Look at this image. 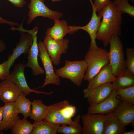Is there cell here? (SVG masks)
<instances>
[{"label": "cell", "mask_w": 134, "mask_h": 134, "mask_svg": "<svg viewBox=\"0 0 134 134\" xmlns=\"http://www.w3.org/2000/svg\"><path fill=\"white\" fill-rule=\"evenodd\" d=\"M31 134H56L60 126L50 123L43 120L34 122Z\"/></svg>", "instance_id": "cell-24"}, {"label": "cell", "mask_w": 134, "mask_h": 134, "mask_svg": "<svg viewBox=\"0 0 134 134\" xmlns=\"http://www.w3.org/2000/svg\"><path fill=\"white\" fill-rule=\"evenodd\" d=\"M51 1L53 2H55L61 1V0H51Z\"/></svg>", "instance_id": "cell-39"}, {"label": "cell", "mask_w": 134, "mask_h": 134, "mask_svg": "<svg viewBox=\"0 0 134 134\" xmlns=\"http://www.w3.org/2000/svg\"><path fill=\"white\" fill-rule=\"evenodd\" d=\"M126 58L125 60L127 68L134 74V49L128 48L126 50Z\"/></svg>", "instance_id": "cell-30"}, {"label": "cell", "mask_w": 134, "mask_h": 134, "mask_svg": "<svg viewBox=\"0 0 134 134\" xmlns=\"http://www.w3.org/2000/svg\"><path fill=\"white\" fill-rule=\"evenodd\" d=\"M105 114L87 113L81 116L82 134H103Z\"/></svg>", "instance_id": "cell-10"}, {"label": "cell", "mask_w": 134, "mask_h": 134, "mask_svg": "<svg viewBox=\"0 0 134 134\" xmlns=\"http://www.w3.org/2000/svg\"><path fill=\"white\" fill-rule=\"evenodd\" d=\"M110 1V0H94L93 4L96 12H98L102 10Z\"/></svg>", "instance_id": "cell-32"}, {"label": "cell", "mask_w": 134, "mask_h": 134, "mask_svg": "<svg viewBox=\"0 0 134 134\" xmlns=\"http://www.w3.org/2000/svg\"><path fill=\"white\" fill-rule=\"evenodd\" d=\"M113 89L111 83L93 88L87 87L83 90V97L87 99L89 105L97 104L107 98Z\"/></svg>", "instance_id": "cell-13"}, {"label": "cell", "mask_w": 134, "mask_h": 134, "mask_svg": "<svg viewBox=\"0 0 134 134\" xmlns=\"http://www.w3.org/2000/svg\"><path fill=\"white\" fill-rule=\"evenodd\" d=\"M91 5L93 12L91 19L89 22L86 25L83 26H70L72 30L75 32L79 30H82L86 32L89 35L91 39L89 48H96L98 47L96 41V36L101 24L100 15H98L93 5L92 0H89Z\"/></svg>", "instance_id": "cell-14"}, {"label": "cell", "mask_w": 134, "mask_h": 134, "mask_svg": "<svg viewBox=\"0 0 134 134\" xmlns=\"http://www.w3.org/2000/svg\"><path fill=\"white\" fill-rule=\"evenodd\" d=\"M16 109L18 114H22L24 118L29 116L31 111L32 102L22 93L14 102Z\"/></svg>", "instance_id": "cell-25"}, {"label": "cell", "mask_w": 134, "mask_h": 134, "mask_svg": "<svg viewBox=\"0 0 134 134\" xmlns=\"http://www.w3.org/2000/svg\"><path fill=\"white\" fill-rule=\"evenodd\" d=\"M21 24H21L20 25H21ZM20 25H19V26H20ZM17 28H16V30H17Z\"/></svg>", "instance_id": "cell-42"}, {"label": "cell", "mask_w": 134, "mask_h": 134, "mask_svg": "<svg viewBox=\"0 0 134 134\" xmlns=\"http://www.w3.org/2000/svg\"><path fill=\"white\" fill-rule=\"evenodd\" d=\"M23 23H21V24H23ZM16 28H15V30H16Z\"/></svg>", "instance_id": "cell-41"}, {"label": "cell", "mask_w": 134, "mask_h": 134, "mask_svg": "<svg viewBox=\"0 0 134 134\" xmlns=\"http://www.w3.org/2000/svg\"><path fill=\"white\" fill-rule=\"evenodd\" d=\"M3 110V106H0V123L2 119Z\"/></svg>", "instance_id": "cell-37"}, {"label": "cell", "mask_w": 134, "mask_h": 134, "mask_svg": "<svg viewBox=\"0 0 134 134\" xmlns=\"http://www.w3.org/2000/svg\"><path fill=\"white\" fill-rule=\"evenodd\" d=\"M69 104L68 101L65 100L49 105L48 111L43 120L51 124L60 125H74L80 121V115L77 116L73 120H70L65 118L60 112V109Z\"/></svg>", "instance_id": "cell-8"}, {"label": "cell", "mask_w": 134, "mask_h": 134, "mask_svg": "<svg viewBox=\"0 0 134 134\" xmlns=\"http://www.w3.org/2000/svg\"><path fill=\"white\" fill-rule=\"evenodd\" d=\"M38 28L34 27L32 30H27L26 32L32 34L33 36L32 44L28 53V60L27 62L24 64L25 67L31 68L33 75L34 76L43 75L45 71L39 64L38 61V56L39 51L37 43V34Z\"/></svg>", "instance_id": "cell-11"}, {"label": "cell", "mask_w": 134, "mask_h": 134, "mask_svg": "<svg viewBox=\"0 0 134 134\" xmlns=\"http://www.w3.org/2000/svg\"><path fill=\"white\" fill-rule=\"evenodd\" d=\"M119 36L116 35H113L109 42L110 45L108 52L109 64L116 77L127 68L123 45Z\"/></svg>", "instance_id": "cell-3"}, {"label": "cell", "mask_w": 134, "mask_h": 134, "mask_svg": "<svg viewBox=\"0 0 134 134\" xmlns=\"http://www.w3.org/2000/svg\"><path fill=\"white\" fill-rule=\"evenodd\" d=\"M113 112L124 126L131 124L133 128H134V104L120 101Z\"/></svg>", "instance_id": "cell-18"}, {"label": "cell", "mask_w": 134, "mask_h": 134, "mask_svg": "<svg viewBox=\"0 0 134 134\" xmlns=\"http://www.w3.org/2000/svg\"><path fill=\"white\" fill-rule=\"evenodd\" d=\"M33 124L23 118L20 119L11 130L12 134H31Z\"/></svg>", "instance_id": "cell-26"}, {"label": "cell", "mask_w": 134, "mask_h": 134, "mask_svg": "<svg viewBox=\"0 0 134 134\" xmlns=\"http://www.w3.org/2000/svg\"><path fill=\"white\" fill-rule=\"evenodd\" d=\"M113 89H118L134 86V74L126 68L116 77L111 83Z\"/></svg>", "instance_id": "cell-22"}, {"label": "cell", "mask_w": 134, "mask_h": 134, "mask_svg": "<svg viewBox=\"0 0 134 134\" xmlns=\"http://www.w3.org/2000/svg\"><path fill=\"white\" fill-rule=\"evenodd\" d=\"M116 77L109 63L103 67L89 82L87 87L91 88L104 84L111 83Z\"/></svg>", "instance_id": "cell-19"}, {"label": "cell", "mask_w": 134, "mask_h": 134, "mask_svg": "<svg viewBox=\"0 0 134 134\" xmlns=\"http://www.w3.org/2000/svg\"><path fill=\"white\" fill-rule=\"evenodd\" d=\"M22 92L15 83L8 79L0 84V100L4 103L14 102Z\"/></svg>", "instance_id": "cell-16"}, {"label": "cell", "mask_w": 134, "mask_h": 134, "mask_svg": "<svg viewBox=\"0 0 134 134\" xmlns=\"http://www.w3.org/2000/svg\"><path fill=\"white\" fill-rule=\"evenodd\" d=\"M128 0H115L113 2L116 11L122 15L126 13L130 16L134 17V7L128 2Z\"/></svg>", "instance_id": "cell-27"}, {"label": "cell", "mask_w": 134, "mask_h": 134, "mask_svg": "<svg viewBox=\"0 0 134 134\" xmlns=\"http://www.w3.org/2000/svg\"><path fill=\"white\" fill-rule=\"evenodd\" d=\"M134 130H131L128 132L125 131L123 133V134H134Z\"/></svg>", "instance_id": "cell-38"}, {"label": "cell", "mask_w": 134, "mask_h": 134, "mask_svg": "<svg viewBox=\"0 0 134 134\" xmlns=\"http://www.w3.org/2000/svg\"><path fill=\"white\" fill-rule=\"evenodd\" d=\"M9 74L7 71L4 62L0 64V79L2 80L6 79Z\"/></svg>", "instance_id": "cell-33"}, {"label": "cell", "mask_w": 134, "mask_h": 134, "mask_svg": "<svg viewBox=\"0 0 134 134\" xmlns=\"http://www.w3.org/2000/svg\"><path fill=\"white\" fill-rule=\"evenodd\" d=\"M2 119L0 123V131L11 130L20 119L16 108L15 103H4Z\"/></svg>", "instance_id": "cell-17"}, {"label": "cell", "mask_w": 134, "mask_h": 134, "mask_svg": "<svg viewBox=\"0 0 134 134\" xmlns=\"http://www.w3.org/2000/svg\"><path fill=\"white\" fill-rule=\"evenodd\" d=\"M24 63H20L15 65L13 71L6 79L15 83L18 86L22 93L26 96L32 92L38 94L42 93L51 96L53 92H47L38 91L31 88L28 86L24 73L25 68Z\"/></svg>", "instance_id": "cell-9"}, {"label": "cell", "mask_w": 134, "mask_h": 134, "mask_svg": "<svg viewBox=\"0 0 134 134\" xmlns=\"http://www.w3.org/2000/svg\"><path fill=\"white\" fill-rule=\"evenodd\" d=\"M75 106L71 105L70 104H67L61 108L59 111L62 115L66 119L71 120L76 113Z\"/></svg>", "instance_id": "cell-31"}, {"label": "cell", "mask_w": 134, "mask_h": 134, "mask_svg": "<svg viewBox=\"0 0 134 134\" xmlns=\"http://www.w3.org/2000/svg\"><path fill=\"white\" fill-rule=\"evenodd\" d=\"M87 68L84 60L65 61L64 66L55 70V73L60 77L68 79L77 87L82 84Z\"/></svg>", "instance_id": "cell-4"}, {"label": "cell", "mask_w": 134, "mask_h": 134, "mask_svg": "<svg viewBox=\"0 0 134 134\" xmlns=\"http://www.w3.org/2000/svg\"><path fill=\"white\" fill-rule=\"evenodd\" d=\"M45 0H31L28 6L29 11L28 19L27 21L28 25L30 24L35 18L38 16L47 17L54 20L59 19L63 14L57 11H53L49 8L44 3Z\"/></svg>", "instance_id": "cell-5"}, {"label": "cell", "mask_w": 134, "mask_h": 134, "mask_svg": "<svg viewBox=\"0 0 134 134\" xmlns=\"http://www.w3.org/2000/svg\"><path fill=\"white\" fill-rule=\"evenodd\" d=\"M97 15L102 17L96 39L102 41L104 47L107 46L111 37L114 35H121L122 15L116 10L113 2L110 1L103 9L98 12Z\"/></svg>", "instance_id": "cell-1"}, {"label": "cell", "mask_w": 134, "mask_h": 134, "mask_svg": "<svg viewBox=\"0 0 134 134\" xmlns=\"http://www.w3.org/2000/svg\"><path fill=\"white\" fill-rule=\"evenodd\" d=\"M87 68L83 80L89 82L104 66L109 63L108 51L98 47L89 48L84 60Z\"/></svg>", "instance_id": "cell-2"}, {"label": "cell", "mask_w": 134, "mask_h": 134, "mask_svg": "<svg viewBox=\"0 0 134 134\" xmlns=\"http://www.w3.org/2000/svg\"><path fill=\"white\" fill-rule=\"evenodd\" d=\"M15 6L18 7H23L26 3L25 0H8Z\"/></svg>", "instance_id": "cell-34"}, {"label": "cell", "mask_w": 134, "mask_h": 134, "mask_svg": "<svg viewBox=\"0 0 134 134\" xmlns=\"http://www.w3.org/2000/svg\"><path fill=\"white\" fill-rule=\"evenodd\" d=\"M115 90L113 89L110 95L106 99L100 103L89 105L87 113L106 114L113 112L120 101L117 98Z\"/></svg>", "instance_id": "cell-15"}, {"label": "cell", "mask_w": 134, "mask_h": 134, "mask_svg": "<svg viewBox=\"0 0 134 134\" xmlns=\"http://www.w3.org/2000/svg\"><path fill=\"white\" fill-rule=\"evenodd\" d=\"M5 43L0 39V53L4 51L6 49Z\"/></svg>", "instance_id": "cell-36"}, {"label": "cell", "mask_w": 134, "mask_h": 134, "mask_svg": "<svg viewBox=\"0 0 134 134\" xmlns=\"http://www.w3.org/2000/svg\"><path fill=\"white\" fill-rule=\"evenodd\" d=\"M122 101L134 104V86L116 90Z\"/></svg>", "instance_id": "cell-28"}, {"label": "cell", "mask_w": 134, "mask_h": 134, "mask_svg": "<svg viewBox=\"0 0 134 134\" xmlns=\"http://www.w3.org/2000/svg\"><path fill=\"white\" fill-rule=\"evenodd\" d=\"M3 133V131H0V134H2Z\"/></svg>", "instance_id": "cell-40"}, {"label": "cell", "mask_w": 134, "mask_h": 134, "mask_svg": "<svg viewBox=\"0 0 134 134\" xmlns=\"http://www.w3.org/2000/svg\"><path fill=\"white\" fill-rule=\"evenodd\" d=\"M21 34L18 43L12 50V54L9 55L7 60L4 61L8 73L15 60L21 54L28 53L32 44L33 37L31 34L23 32H20Z\"/></svg>", "instance_id": "cell-12"}, {"label": "cell", "mask_w": 134, "mask_h": 134, "mask_svg": "<svg viewBox=\"0 0 134 134\" xmlns=\"http://www.w3.org/2000/svg\"><path fill=\"white\" fill-rule=\"evenodd\" d=\"M54 21V24L53 26L47 30L46 35L55 39L62 40L67 34H72L74 33L66 20L59 19Z\"/></svg>", "instance_id": "cell-21"}, {"label": "cell", "mask_w": 134, "mask_h": 134, "mask_svg": "<svg viewBox=\"0 0 134 134\" xmlns=\"http://www.w3.org/2000/svg\"><path fill=\"white\" fill-rule=\"evenodd\" d=\"M37 44L39 53V56L43 66L45 74L44 82L41 88L50 84L59 86L61 83L60 77L54 71L52 62L48 54L43 42L40 41Z\"/></svg>", "instance_id": "cell-6"}, {"label": "cell", "mask_w": 134, "mask_h": 134, "mask_svg": "<svg viewBox=\"0 0 134 134\" xmlns=\"http://www.w3.org/2000/svg\"><path fill=\"white\" fill-rule=\"evenodd\" d=\"M2 24H5L9 25L12 27H14L15 26H19V24L17 23L7 20L3 18L0 16V25Z\"/></svg>", "instance_id": "cell-35"}, {"label": "cell", "mask_w": 134, "mask_h": 134, "mask_svg": "<svg viewBox=\"0 0 134 134\" xmlns=\"http://www.w3.org/2000/svg\"><path fill=\"white\" fill-rule=\"evenodd\" d=\"M125 127L114 112H111L105 114L103 134H123Z\"/></svg>", "instance_id": "cell-20"}, {"label": "cell", "mask_w": 134, "mask_h": 134, "mask_svg": "<svg viewBox=\"0 0 134 134\" xmlns=\"http://www.w3.org/2000/svg\"><path fill=\"white\" fill-rule=\"evenodd\" d=\"M31 105L30 118L35 121L43 120L48 111L49 106L45 105L40 99L33 100Z\"/></svg>", "instance_id": "cell-23"}, {"label": "cell", "mask_w": 134, "mask_h": 134, "mask_svg": "<svg viewBox=\"0 0 134 134\" xmlns=\"http://www.w3.org/2000/svg\"><path fill=\"white\" fill-rule=\"evenodd\" d=\"M43 42L53 64L56 66L58 65L60 63L61 55L67 52L69 40L67 38L56 40L46 35Z\"/></svg>", "instance_id": "cell-7"}, {"label": "cell", "mask_w": 134, "mask_h": 134, "mask_svg": "<svg viewBox=\"0 0 134 134\" xmlns=\"http://www.w3.org/2000/svg\"><path fill=\"white\" fill-rule=\"evenodd\" d=\"M80 122L74 125H62L59 127L57 133L64 134H81L83 129Z\"/></svg>", "instance_id": "cell-29"}, {"label": "cell", "mask_w": 134, "mask_h": 134, "mask_svg": "<svg viewBox=\"0 0 134 134\" xmlns=\"http://www.w3.org/2000/svg\"><path fill=\"white\" fill-rule=\"evenodd\" d=\"M11 28L10 29L11 30Z\"/></svg>", "instance_id": "cell-43"}]
</instances>
